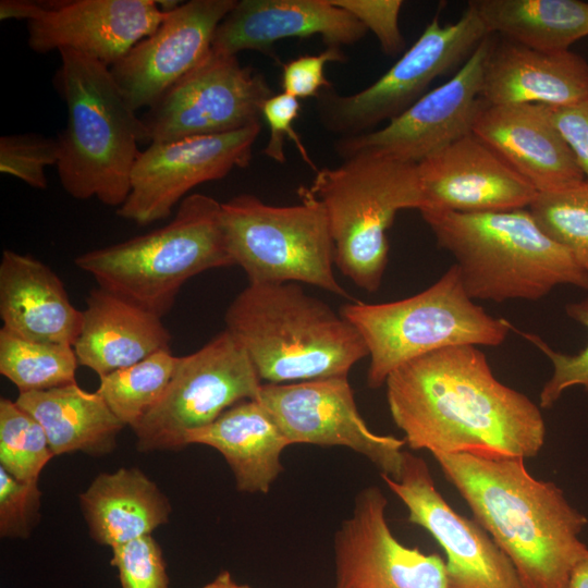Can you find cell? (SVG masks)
Here are the masks:
<instances>
[{
	"instance_id": "6da1fadb",
	"label": "cell",
	"mask_w": 588,
	"mask_h": 588,
	"mask_svg": "<svg viewBox=\"0 0 588 588\" xmlns=\"http://www.w3.org/2000/svg\"><path fill=\"white\" fill-rule=\"evenodd\" d=\"M384 384L391 417L412 450L526 458L543 446L540 408L501 383L477 346L425 354L392 371Z\"/></svg>"
},
{
	"instance_id": "7a4b0ae2",
	"label": "cell",
	"mask_w": 588,
	"mask_h": 588,
	"mask_svg": "<svg viewBox=\"0 0 588 588\" xmlns=\"http://www.w3.org/2000/svg\"><path fill=\"white\" fill-rule=\"evenodd\" d=\"M432 456L526 588H567L588 555L578 538L588 519L556 485L532 477L522 457Z\"/></svg>"
},
{
	"instance_id": "3957f363",
	"label": "cell",
	"mask_w": 588,
	"mask_h": 588,
	"mask_svg": "<svg viewBox=\"0 0 588 588\" xmlns=\"http://www.w3.org/2000/svg\"><path fill=\"white\" fill-rule=\"evenodd\" d=\"M224 321L268 383L347 377L368 356L357 329L296 282L248 283Z\"/></svg>"
},
{
	"instance_id": "277c9868",
	"label": "cell",
	"mask_w": 588,
	"mask_h": 588,
	"mask_svg": "<svg viewBox=\"0 0 588 588\" xmlns=\"http://www.w3.org/2000/svg\"><path fill=\"white\" fill-rule=\"evenodd\" d=\"M59 53L54 85L68 112L57 137L61 185L75 199L119 208L131 191L139 145L149 144L147 131L108 66L74 50Z\"/></svg>"
},
{
	"instance_id": "5b68a950",
	"label": "cell",
	"mask_w": 588,
	"mask_h": 588,
	"mask_svg": "<svg viewBox=\"0 0 588 588\" xmlns=\"http://www.w3.org/2000/svg\"><path fill=\"white\" fill-rule=\"evenodd\" d=\"M437 244L456 259L467 295L538 301L558 285L588 290V274L529 210L421 213Z\"/></svg>"
},
{
	"instance_id": "8992f818",
	"label": "cell",
	"mask_w": 588,
	"mask_h": 588,
	"mask_svg": "<svg viewBox=\"0 0 588 588\" xmlns=\"http://www.w3.org/2000/svg\"><path fill=\"white\" fill-rule=\"evenodd\" d=\"M74 264L99 287L161 318L187 280L235 266L223 231L221 203L200 193L186 196L166 225L86 252Z\"/></svg>"
},
{
	"instance_id": "52a82bcc",
	"label": "cell",
	"mask_w": 588,
	"mask_h": 588,
	"mask_svg": "<svg viewBox=\"0 0 588 588\" xmlns=\"http://www.w3.org/2000/svg\"><path fill=\"white\" fill-rule=\"evenodd\" d=\"M308 188L326 210L338 269L376 292L388 264V230L400 210L421 204L417 164L356 155L318 169Z\"/></svg>"
},
{
	"instance_id": "ba28073f",
	"label": "cell",
	"mask_w": 588,
	"mask_h": 588,
	"mask_svg": "<svg viewBox=\"0 0 588 588\" xmlns=\"http://www.w3.org/2000/svg\"><path fill=\"white\" fill-rule=\"evenodd\" d=\"M340 314L362 335L370 363L367 384L377 389L403 364L456 345L499 346L512 324L487 314L467 295L456 265L425 291L380 304L347 303Z\"/></svg>"
},
{
	"instance_id": "9c48e42d",
	"label": "cell",
	"mask_w": 588,
	"mask_h": 588,
	"mask_svg": "<svg viewBox=\"0 0 588 588\" xmlns=\"http://www.w3.org/2000/svg\"><path fill=\"white\" fill-rule=\"evenodd\" d=\"M299 203L273 206L253 194L221 203L229 250L249 283L296 282L348 297L334 277V245L326 210L306 186Z\"/></svg>"
},
{
	"instance_id": "30bf717a",
	"label": "cell",
	"mask_w": 588,
	"mask_h": 588,
	"mask_svg": "<svg viewBox=\"0 0 588 588\" xmlns=\"http://www.w3.org/2000/svg\"><path fill=\"white\" fill-rule=\"evenodd\" d=\"M490 34L471 5L452 24L436 15L418 39L376 82L352 95L330 88L317 97L321 124L341 137L371 132L400 115L427 91L437 77L449 72Z\"/></svg>"
},
{
	"instance_id": "8fae6325",
	"label": "cell",
	"mask_w": 588,
	"mask_h": 588,
	"mask_svg": "<svg viewBox=\"0 0 588 588\" xmlns=\"http://www.w3.org/2000/svg\"><path fill=\"white\" fill-rule=\"evenodd\" d=\"M261 379L235 338L224 329L198 351L179 357L158 402L133 427L140 452L177 450L186 436L238 402L258 397Z\"/></svg>"
},
{
	"instance_id": "7c38bea8",
	"label": "cell",
	"mask_w": 588,
	"mask_h": 588,
	"mask_svg": "<svg viewBox=\"0 0 588 588\" xmlns=\"http://www.w3.org/2000/svg\"><path fill=\"white\" fill-rule=\"evenodd\" d=\"M272 95L264 74L211 48L140 119L149 144L224 134L260 123Z\"/></svg>"
},
{
	"instance_id": "4fadbf2b",
	"label": "cell",
	"mask_w": 588,
	"mask_h": 588,
	"mask_svg": "<svg viewBox=\"0 0 588 588\" xmlns=\"http://www.w3.org/2000/svg\"><path fill=\"white\" fill-rule=\"evenodd\" d=\"M492 39L486 37L445 83L427 91L381 128L340 137L335 151L343 160L375 155L418 164L455 140L473 133L483 105V68Z\"/></svg>"
},
{
	"instance_id": "5bb4252c",
	"label": "cell",
	"mask_w": 588,
	"mask_h": 588,
	"mask_svg": "<svg viewBox=\"0 0 588 588\" xmlns=\"http://www.w3.org/2000/svg\"><path fill=\"white\" fill-rule=\"evenodd\" d=\"M258 400L291 444L344 446L392 479L401 475L404 439L371 431L360 416L347 377L262 384Z\"/></svg>"
},
{
	"instance_id": "9a60e30c",
	"label": "cell",
	"mask_w": 588,
	"mask_h": 588,
	"mask_svg": "<svg viewBox=\"0 0 588 588\" xmlns=\"http://www.w3.org/2000/svg\"><path fill=\"white\" fill-rule=\"evenodd\" d=\"M260 131L261 122L224 134L149 144L140 151L130 194L117 215L138 225L167 219L197 185L246 168Z\"/></svg>"
},
{
	"instance_id": "2e32d148",
	"label": "cell",
	"mask_w": 588,
	"mask_h": 588,
	"mask_svg": "<svg viewBox=\"0 0 588 588\" xmlns=\"http://www.w3.org/2000/svg\"><path fill=\"white\" fill-rule=\"evenodd\" d=\"M446 555L449 588H526L509 556L476 522L457 514L436 488L424 458L404 453L397 479L381 476Z\"/></svg>"
},
{
	"instance_id": "e0dca14e",
	"label": "cell",
	"mask_w": 588,
	"mask_h": 588,
	"mask_svg": "<svg viewBox=\"0 0 588 588\" xmlns=\"http://www.w3.org/2000/svg\"><path fill=\"white\" fill-rule=\"evenodd\" d=\"M388 501L375 486L360 490L334 535V588H449L437 554L402 544L387 518Z\"/></svg>"
},
{
	"instance_id": "ac0fdd59",
	"label": "cell",
	"mask_w": 588,
	"mask_h": 588,
	"mask_svg": "<svg viewBox=\"0 0 588 588\" xmlns=\"http://www.w3.org/2000/svg\"><path fill=\"white\" fill-rule=\"evenodd\" d=\"M236 0H191L137 42L110 72L134 111L149 108L211 51L216 30Z\"/></svg>"
},
{
	"instance_id": "d6986e66",
	"label": "cell",
	"mask_w": 588,
	"mask_h": 588,
	"mask_svg": "<svg viewBox=\"0 0 588 588\" xmlns=\"http://www.w3.org/2000/svg\"><path fill=\"white\" fill-rule=\"evenodd\" d=\"M420 213L525 209L538 192L470 133L417 164Z\"/></svg>"
},
{
	"instance_id": "ffe728a7",
	"label": "cell",
	"mask_w": 588,
	"mask_h": 588,
	"mask_svg": "<svg viewBox=\"0 0 588 588\" xmlns=\"http://www.w3.org/2000/svg\"><path fill=\"white\" fill-rule=\"evenodd\" d=\"M167 14L156 0L46 1L27 22V44L37 53L74 50L110 69Z\"/></svg>"
},
{
	"instance_id": "44dd1931",
	"label": "cell",
	"mask_w": 588,
	"mask_h": 588,
	"mask_svg": "<svg viewBox=\"0 0 588 588\" xmlns=\"http://www.w3.org/2000/svg\"><path fill=\"white\" fill-rule=\"evenodd\" d=\"M366 27L332 0H236L218 26L212 49L236 56L254 50L272 56L275 42L319 35L327 46L362 40Z\"/></svg>"
},
{
	"instance_id": "7402d4cb",
	"label": "cell",
	"mask_w": 588,
	"mask_h": 588,
	"mask_svg": "<svg viewBox=\"0 0 588 588\" xmlns=\"http://www.w3.org/2000/svg\"><path fill=\"white\" fill-rule=\"evenodd\" d=\"M473 133L538 193L564 189L586 180L543 105L492 106L483 101Z\"/></svg>"
},
{
	"instance_id": "603a6c76",
	"label": "cell",
	"mask_w": 588,
	"mask_h": 588,
	"mask_svg": "<svg viewBox=\"0 0 588 588\" xmlns=\"http://www.w3.org/2000/svg\"><path fill=\"white\" fill-rule=\"evenodd\" d=\"M588 94V62L571 50L544 52L513 41H492L481 99L492 106L562 107Z\"/></svg>"
},
{
	"instance_id": "cb8c5ba5",
	"label": "cell",
	"mask_w": 588,
	"mask_h": 588,
	"mask_svg": "<svg viewBox=\"0 0 588 588\" xmlns=\"http://www.w3.org/2000/svg\"><path fill=\"white\" fill-rule=\"evenodd\" d=\"M2 329L36 342L73 346L83 323L61 279L42 261L12 249L0 262Z\"/></svg>"
},
{
	"instance_id": "d4e9b609",
	"label": "cell",
	"mask_w": 588,
	"mask_h": 588,
	"mask_svg": "<svg viewBox=\"0 0 588 588\" xmlns=\"http://www.w3.org/2000/svg\"><path fill=\"white\" fill-rule=\"evenodd\" d=\"M161 317L102 287L90 291L79 335L73 345L78 365L100 378L170 348Z\"/></svg>"
},
{
	"instance_id": "484cf974",
	"label": "cell",
	"mask_w": 588,
	"mask_h": 588,
	"mask_svg": "<svg viewBox=\"0 0 588 588\" xmlns=\"http://www.w3.org/2000/svg\"><path fill=\"white\" fill-rule=\"evenodd\" d=\"M188 444L216 449L229 464L242 492L267 493L282 473L281 453L290 445L258 400H245L206 427L191 431Z\"/></svg>"
},
{
	"instance_id": "4316f807",
	"label": "cell",
	"mask_w": 588,
	"mask_h": 588,
	"mask_svg": "<svg viewBox=\"0 0 588 588\" xmlns=\"http://www.w3.org/2000/svg\"><path fill=\"white\" fill-rule=\"evenodd\" d=\"M79 504L90 537L111 548L151 535L172 511L156 482L135 467L98 475Z\"/></svg>"
},
{
	"instance_id": "83f0119b",
	"label": "cell",
	"mask_w": 588,
	"mask_h": 588,
	"mask_svg": "<svg viewBox=\"0 0 588 588\" xmlns=\"http://www.w3.org/2000/svg\"><path fill=\"white\" fill-rule=\"evenodd\" d=\"M15 402L40 424L54 456L75 452L96 456L111 453L124 427L96 391H85L76 382L19 392Z\"/></svg>"
},
{
	"instance_id": "f1b7e54d",
	"label": "cell",
	"mask_w": 588,
	"mask_h": 588,
	"mask_svg": "<svg viewBox=\"0 0 588 588\" xmlns=\"http://www.w3.org/2000/svg\"><path fill=\"white\" fill-rule=\"evenodd\" d=\"M486 29L544 52L569 50L588 36V2L579 0H473Z\"/></svg>"
},
{
	"instance_id": "f546056e",
	"label": "cell",
	"mask_w": 588,
	"mask_h": 588,
	"mask_svg": "<svg viewBox=\"0 0 588 588\" xmlns=\"http://www.w3.org/2000/svg\"><path fill=\"white\" fill-rule=\"evenodd\" d=\"M177 362L170 348L157 351L100 378L96 392L124 427L133 428L161 397Z\"/></svg>"
},
{
	"instance_id": "4dcf8cb0",
	"label": "cell",
	"mask_w": 588,
	"mask_h": 588,
	"mask_svg": "<svg viewBox=\"0 0 588 588\" xmlns=\"http://www.w3.org/2000/svg\"><path fill=\"white\" fill-rule=\"evenodd\" d=\"M77 366L71 345L30 341L0 329V373L19 392L75 383Z\"/></svg>"
},
{
	"instance_id": "1f68e13d",
	"label": "cell",
	"mask_w": 588,
	"mask_h": 588,
	"mask_svg": "<svg viewBox=\"0 0 588 588\" xmlns=\"http://www.w3.org/2000/svg\"><path fill=\"white\" fill-rule=\"evenodd\" d=\"M529 211L541 230L588 274V180L564 189L538 193Z\"/></svg>"
},
{
	"instance_id": "d6a6232c",
	"label": "cell",
	"mask_w": 588,
	"mask_h": 588,
	"mask_svg": "<svg viewBox=\"0 0 588 588\" xmlns=\"http://www.w3.org/2000/svg\"><path fill=\"white\" fill-rule=\"evenodd\" d=\"M53 456L40 424L15 401L1 397L0 467L19 480H38Z\"/></svg>"
},
{
	"instance_id": "836d02e7",
	"label": "cell",
	"mask_w": 588,
	"mask_h": 588,
	"mask_svg": "<svg viewBox=\"0 0 588 588\" xmlns=\"http://www.w3.org/2000/svg\"><path fill=\"white\" fill-rule=\"evenodd\" d=\"M59 158L58 138L38 133L0 137V172L17 177L33 188H47L45 169L57 166Z\"/></svg>"
},
{
	"instance_id": "e575fe53",
	"label": "cell",
	"mask_w": 588,
	"mask_h": 588,
	"mask_svg": "<svg viewBox=\"0 0 588 588\" xmlns=\"http://www.w3.org/2000/svg\"><path fill=\"white\" fill-rule=\"evenodd\" d=\"M565 313L588 330V296L578 302L568 303L565 306ZM517 332L549 357L553 365L552 377L546 382L539 395L541 408L552 407L562 393L573 385H581L588 393V344L577 354L569 355L554 351L538 335Z\"/></svg>"
},
{
	"instance_id": "d590c367",
	"label": "cell",
	"mask_w": 588,
	"mask_h": 588,
	"mask_svg": "<svg viewBox=\"0 0 588 588\" xmlns=\"http://www.w3.org/2000/svg\"><path fill=\"white\" fill-rule=\"evenodd\" d=\"M122 588H169L162 550L151 535L112 548Z\"/></svg>"
},
{
	"instance_id": "8d00e7d4",
	"label": "cell",
	"mask_w": 588,
	"mask_h": 588,
	"mask_svg": "<svg viewBox=\"0 0 588 588\" xmlns=\"http://www.w3.org/2000/svg\"><path fill=\"white\" fill-rule=\"evenodd\" d=\"M38 480L22 481L0 467V535L26 539L40 518Z\"/></svg>"
},
{
	"instance_id": "74e56055",
	"label": "cell",
	"mask_w": 588,
	"mask_h": 588,
	"mask_svg": "<svg viewBox=\"0 0 588 588\" xmlns=\"http://www.w3.org/2000/svg\"><path fill=\"white\" fill-rule=\"evenodd\" d=\"M354 15L377 37L384 54L394 57L405 47L399 25L402 0H332Z\"/></svg>"
},
{
	"instance_id": "f35d334b",
	"label": "cell",
	"mask_w": 588,
	"mask_h": 588,
	"mask_svg": "<svg viewBox=\"0 0 588 588\" xmlns=\"http://www.w3.org/2000/svg\"><path fill=\"white\" fill-rule=\"evenodd\" d=\"M301 111L299 99L285 94L272 95L262 107V119L268 124L270 131L269 140L262 152L274 162L285 163V140L294 143L304 162L317 171L315 163L309 157L299 135L294 131V122Z\"/></svg>"
},
{
	"instance_id": "ab89813d",
	"label": "cell",
	"mask_w": 588,
	"mask_h": 588,
	"mask_svg": "<svg viewBox=\"0 0 588 588\" xmlns=\"http://www.w3.org/2000/svg\"><path fill=\"white\" fill-rule=\"evenodd\" d=\"M343 62L345 54L340 47L327 46L318 54H306L292 59L282 64L281 85L283 93L297 99L318 97L331 87L324 76V66L328 62Z\"/></svg>"
},
{
	"instance_id": "60d3db41",
	"label": "cell",
	"mask_w": 588,
	"mask_h": 588,
	"mask_svg": "<svg viewBox=\"0 0 588 588\" xmlns=\"http://www.w3.org/2000/svg\"><path fill=\"white\" fill-rule=\"evenodd\" d=\"M546 107L551 121L571 148L585 179L588 180V94L567 106Z\"/></svg>"
},
{
	"instance_id": "b9f144b4",
	"label": "cell",
	"mask_w": 588,
	"mask_h": 588,
	"mask_svg": "<svg viewBox=\"0 0 588 588\" xmlns=\"http://www.w3.org/2000/svg\"><path fill=\"white\" fill-rule=\"evenodd\" d=\"M46 1L30 0H1L0 20H35L45 9Z\"/></svg>"
},
{
	"instance_id": "7bdbcfd3",
	"label": "cell",
	"mask_w": 588,
	"mask_h": 588,
	"mask_svg": "<svg viewBox=\"0 0 588 588\" xmlns=\"http://www.w3.org/2000/svg\"><path fill=\"white\" fill-rule=\"evenodd\" d=\"M567 588H588V555L573 569Z\"/></svg>"
},
{
	"instance_id": "ee69618b",
	"label": "cell",
	"mask_w": 588,
	"mask_h": 588,
	"mask_svg": "<svg viewBox=\"0 0 588 588\" xmlns=\"http://www.w3.org/2000/svg\"><path fill=\"white\" fill-rule=\"evenodd\" d=\"M203 588H252L248 585L236 583L231 574L226 571H223L218 574V576L206 584Z\"/></svg>"
}]
</instances>
